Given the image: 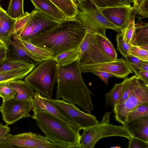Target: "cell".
<instances>
[{"label":"cell","mask_w":148,"mask_h":148,"mask_svg":"<svg viewBox=\"0 0 148 148\" xmlns=\"http://www.w3.org/2000/svg\"><path fill=\"white\" fill-rule=\"evenodd\" d=\"M86 32L78 20L66 19L35 36L29 42L48 51L54 58L62 53L79 48Z\"/></svg>","instance_id":"obj_1"},{"label":"cell","mask_w":148,"mask_h":148,"mask_svg":"<svg viewBox=\"0 0 148 148\" xmlns=\"http://www.w3.org/2000/svg\"><path fill=\"white\" fill-rule=\"evenodd\" d=\"M78 60L58 66L56 99L76 104L90 113L94 109L91 95H94L82 79Z\"/></svg>","instance_id":"obj_2"},{"label":"cell","mask_w":148,"mask_h":148,"mask_svg":"<svg viewBox=\"0 0 148 148\" xmlns=\"http://www.w3.org/2000/svg\"><path fill=\"white\" fill-rule=\"evenodd\" d=\"M32 117L50 141L68 148H81L79 132L55 116L39 110L33 112Z\"/></svg>","instance_id":"obj_3"},{"label":"cell","mask_w":148,"mask_h":148,"mask_svg":"<svg viewBox=\"0 0 148 148\" xmlns=\"http://www.w3.org/2000/svg\"><path fill=\"white\" fill-rule=\"evenodd\" d=\"M58 68L54 59L41 61L25 77V81L36 92L47 99H52L54 86L57 82Z\"/></svg>","instance_id":"obj_4"},{"label":"cell","mask_w":148,"mask_h":148,"mask_svg":"<svg viewBox=\"0 0 148 148\" xmlns=\"http://www.w3.org/2000/svg\"><path fill=\"white\" fill-rule=\"evenodd\" d=\"M112 111L107 112L100 122L83 130L80 137L81 148H92L100 139L107 137L118 136L129 139L132 136L123 125L118 126L110 122Z\"/></svg>","instance_id":"obj_5"},{"label":"cell","mask_w":148,"mask_h":148,"mask_svg":"<svg viewBox=\"0 0 148 148\" xmlns=\"http://www.w3.org/2000/svg\"><path fill=\"white\" fill-rule=\"evenodd\" d=\"M78 10L75 19L79 21L87 32L106 37L107 29L120 33V30L110 22L101 13L91 0H86L77 4Z\"/></svg>","instance_id":"obj_6"},{"label":"cell","mask_w":148,"mask_h":148,"mask_svg":"<svg viewBox=\"0 0 148 148\" xmlns=\"http://www.w3.org/2000/svg\"><path fill=\"white\" fill-rule=\"evenodd\" d=\"M146 103H148V85L138 79L127 98L113 109L115 120L125 124L128 114L134 108L138 105Z\"/></svg>","instance_id":"obj_7"},{"label":"cell","mask_w":148,"mask_h":148,"mask_svg":"<svg viewBox=\"0 0 148 148\" xmlns=\"http://www.w3.org/2000/svg\"><path fill=\"white\" fill-rule=\"evenodd\" d=\"M47 99L67 119L82 130L92 126L99 122L95 116L82 111L74 104L62 99Z\"/></svg>","instance_id":"obj_8"},{"label":"cell","mask_w":148,"mask_h":148,"mask_svg":"<svg viewBox=\"0 0 148 148\" xmlns=\"http://www.w3.org/2000/svg\"><path fill=\"white\" fill-rule=\"evenodd\" d=\"M95 34L86 32L79 48L78 60L80 68L111 61L101 50L95 39Z\"/></svg>","instance_id":"obj_9"},{"label":"cell","mask_w":148,"mask_h":148,"mask_svg":"<svg viewBox=\"0 0 148 148\" xmlns=\"http://www.w3.org/2000/svg\"><path fill=\"white\" fill-rule=\"evenodd\" d=\"M32 99L21 101L12 98L3 101L0 109L3 120L10 125L21 119L32 117L29 112L32 109Z\"/></svg>","instance_id":"obj_10"},{"label":"cell","mask_w":148,"mask_h":148,"mask_svg":"<svg viewBox=\"0 0 148 148\" xmlns=\"http://www.w3.org/2000/svg\"><path fill=\"white\" fill-rule=\"evenodd\" d=\"M60 22L37 10L25 26L14 34L29 41L35 36L55 26Z\"/></svg>","instance_id":"obj_11"},{"label":"cell","mask_w":148,"mask_h":148,"mask_svg":"<svg viewBox=\"0 0 148 148\" xmlns=\"http://www.w3.org/2000/svg\"><path fill=\"white\" fill-rule=\"evenodd\" d=\"M102 14L121 32L127 27L132 17L136 13L130 5L110 7L99 9Z\"/></svg>","instance_id":"obj_12"},{"label":"cell","mask_w":148,"mask_h":148,"mask_svg":"<svg viewBox=\"0 0 148 148\" xmlns=\"http://www.w3.org/2000/svg\"><path fill=\"white\" fill-rule=\"evenodd\" d=\"M10 140L18 147L43 148H68L62 145L53 143L45 136L32 132L12 135Z\"/></svg>","instance_id":"obj_13"},{"label":"cell","mask_w":148,"mask_h":148,"mask_svg":"<svg viewBox=\"0 0 148 148\" xmlns=\"http://www.w3.org/2000/svg\"><path fill=\"white\" fill-rule=\"evenodd\" d=\"M80 69L82 73L102 71L113 74L120 78L125 79L129 74L133 73L132 70L123 58L113 61L85 66Z\"/></svg>","instance_id":"obj_14"},{"label":"cell","mask_w":148,"mask_h":148,"mask_svg":"<svg viewBox=\"0 0 148 148\" xmlns=\"http://www.w3.org/2000/svg\"><path fill=\"white\" fill-rule=\"evenodd\" d=\"M32 109L33 112L42 110L49 113L79 132L82 129L67 119L58 109L46 97L36 92L32 99Z\"/></svg>","instance_id":"obj_15"},{"label":"cell","mask_w":148,"mask_h":148,"mask_svg":"<svg viewBox=\"0 0 148 148\" xmlns=\"http://www.w3.org/2000/svg\"><path fill=\"white\" fill-rule=\"evenodd\" d=\"M132 136L148 143V115L143 116L123 125Z\"/></svg>","instance_id":"obj_16"},{"label":"cell","mask_w":148,"mask_h":148,"mask_svg":"<svg viewBox=\"0 0 148 148\" xmlns=\"http://www.w3.org/2000/svg\"><path fill=\"white\" fill-rule=\"evenodd\" d=\"M16 20L0 7V39L8 47L12 42V31Z\"/></svg>","instance_id":"obj_17"},{"label":"cell","mask_w":148,"mask_h":148,"mask_svg":"<svg viewBox=\"0 0 148 148\" xmlns=\"http://www.w3.org/2000/svg\"><path fill=\"white\" fill-rule=\"evenodd\" d=\"M35 9L50 17L61 21L66 19L60 10L49 0H30Z\"/></svg>","instance_id":"obj_18"},{"label":"cell","mask_w":148,"mask_h":148,"mask_svg":"<svg viewBox=\"0 0 148 148\" xmlns=\"http://www.w3.org/2000/svg\"><path fill=\"white\" fill-rule=\"evenodd\" d=\"M131 44L141 47L148 45V23L143 22L139 16L135 24V30Z\"/></svg>","instance_id":"obj_19"},{"label":"cell","mask_w":148,"mask_h":148,"mask_svg":"<svg viewBox=\"0 0 148 148\" xmlns=\"http://www.w3.org/2000/svg\"><path fill=\"white\" fill-rule=\"evenodd\" d=\"M9 85L15 90L14 99L21 101L32 99L34 95L33 89L25 81L21 79L8 82Z\"/></svg>","instance_id":"obj_20"},{"label":"cell","mask_w":148,"mask_h":148,"mask_svg":"<svg viewBox=\"0 0 148 148\" xmlns=\"http://www.w3.org/2000/svg\"><path fill=\"white\" fill-rule=\"evenodd\" d=\"M12 39L8 47V51L11 55L9 57L25 60L33 64L34 66L39 62L20 42L12 38Z\"/></svg>","instance_id":"obj_21"},{"label":"cell","mask_w":148,"mask_h":148,"mask_svg":"<svg viewBox=\"0 0 148 148\" xmlns=\"http://www.w3.org/2000/svg\"><path fill=\"white\" fill-rule=\"evenodd\" d=\"M12 38L20 42L39 62L49 59H54L48 51L36 46L15 34L13 35Z\"/></svg>","instance_id":"obj_22"},{"label":"cell","mask_w":148,"mask_h":148,"mask_svg":"<svg viewBox=\"0 0 148 148\" xmlns=\"http://www.w3.org/2000/svg\"><path fill=\"white\" fill-rule=\"evenodd\" d=\"M62 12L66 19H75L78 11L77 4L72 0H49Z\"/></svg>","instance_id":"obj_23"},{"label":"cell","mask_w":148,"mask_h":148,"mask_svg":"<svg viewBox=\"0 0 148 148\" xmlns=\"http://www.w3.org/2000/svg\"><path fill=\"white\" fill-rule=\"evenodd\" d=\"M96 41L102 51L112 61L116 60L117 53L112 43L107 37L95 34Z\"/></svg>","instance_id":"obj_24"},{"label":"cell","mask_w":148,"mask_h":148,"mask_svg":"<svg viewBox=\"0 0 148 148\" xmlns=\"http://www.w3.org/2000/svg\"><path fill=\"white\" fill-rule=\"evenodd\" d=\"M34 64L24 68L0 72V83L23 79L33 69Z\"/></svg>","instance_id":"obj_25"},{"label":"cell","mask_w":148,"mask_h":148,"mask_svg":"<svg viewBox=\"0 0 148 148\" xmlns=\"http://www.w3.org/2000/svg\"><path fill=\"white\" fill-rule=\"evenodd\" d=\"M33 64L23 60L7 56L0 64V72L22 68L30 66Z\"/></svg>","instance_id":"obj_26"},{"label":"cell","mask_w":148,"mask_h":148,"mask_svg":"<svg viewBox=\"0 0 148 148\" xmlns=\"http://www.w3.org/2000/svg\"><path fill=\"white\" fill-rule=\"evenodd\" d=\"M79 48L69 50L56 56L54 58L58 66H65L77 60L79 55Z\"/></svg>","instance_id":"obj_27"},{"label":"cell","mask_w":148,"mask_h":148,"mask_svg":"<svg viewBox=\"0 0 148 148\" xmlns=\"http://www.w3.org/2000/svg\"><path fill=\"white\" fill-rule=\"evenodd\" d=\"M138 79L136 75L129 78L125 79L122 82L123 86L121 93L115 106L122 103L127 98L136 84Z\"/></svg>","instance_id":"obj_28"},{"label":"cell","mask_w":148,"mask_h":148,"mask_svg":"<svg viewBox=\"0 0 148 148\" xmlns=\"http://www.w3.org/2000/svg\"><path fill=\"white\" fill-rule=\"evenodd\" d=\"M123 86L122 83L116 84L112 88L106 93V106L113 108L116 105L120 97Z\"/></svg>","instance_id":"obj_29"},{"label":"cell","mask_w":148,"mask_h":148,"mask_svg":"<svg viewBox=\"0 0 148 148\" xmlns=\"http://www.w3.org/2000/svg\"><path fill=\"white\" fill-rule=\"evenodd\" d=\"M24 0H10L7 11L12 18L17 19L25 15L23 10Z\"/></svg>","instance_id":"obj_30"},{"label":"cell","mask_w":148,"mask_h":148,"mask_svg":"<svg viewBox=\"0 0 148 148\" xmlns=\"http://www.w3.org/2000/svg\"><path fill=\"white\" fill-rule=\"evenodd\" d=\"M147 115H148V103L139 104L134 108L128 114L126 122Z\"/></svg>","instance_id":"obj_31"},{"label":"cell","mask_w":148,"mask_h":148,"mask_svg":"<svg viewBox=\"0 0 148 148\" xmlns=\"http://www.w3.org/2000/svg\"><path fill=\"white\" fill-rule=\"evenodd\" d=\"M15 94V90L9 85L8 82L0 83V97L3 101L13 98Z\"/></svg>","instance_id":"obj_32"},{"label":"cell","mask_w":148,"mask_h":148,"mask_svg":"<svg viewBox=\"0 0 148 148\" xmlns=\"http://www.w3.org/2000/svg\"><path fill=\"white\" fill-rule=\"evenodd\" d=\"M135 16H134L132 17L126 28L121 32L123 35L124 40L129 44H131L134 33Z\"/></svg>","instance_id":"obj_33"},{"label":"cell","mask_w":148,"mask_h":148,"mask_svg":"<svg viewBox=\"0 0 148 148\" xmlns=\"http://www.w3.org/2000/svg\"><path fill=\"white\" fill-rule=\"evenodd\" d=\"M98 8L126 5L123 0H91Z\"/></svg>","instance_id":"obj_34"},{"label":"cell","mask_w":148,"mask_h":148,"mask_svg":"<svg viewBox=\"0 0 148 148\" xmlns=\"http://www.w3.org/2000/svg\"><path fill=\"white\" fill-rule=\"evenodd\" d=\"M117 49L125 58L128 54V53L131 45L127 43L124 40L123 35L121 33H118L116 37Z\"/></svg>","instance_id":"obj_35"},{"label":"cell","mask_w":148,"mask_h":148,"mask_svg":"<svg viewBox=\"0 0 148 148\" xmlns=\"http://www.w3.org/2000/svg\"><path fill=\"white\" fill-rule=\"evenodd\" d=\"M37 11L35 9L30 13L25 12V15L23 17L18 18L14 25L13 31L12 35L21 29L26 25L30 17Z\"/></svg>","instance_id":"obj_36"},{"label":"cell","mask_w":148,"mask_h":148,"mask_svg":"<svg viewBox=\"0 0 148 148\" xmlns=\"http://www.w3.org/2000/svg\"><path fill=\"white\" fill-rule=\"evenodd\" d=\"M128 54L136 57L142 60L148 62V51L138 47L131 45Z\"/></svg>","instance_id":"obj_37"},{"label":"cell","mask_w":148,"mask_h":148,"mask_svg":"<svg viewBox=\"0 0 148 148\" xmlns=\"http://www.w3.org/2000/svg\"><path fill=\"white\" fill-rule=\"evenodd\" d=\"M128 140V148H148V143L139 138L132 136Z\"/></svg>","instance_id":"obj_38"},{"label":"cell","mask_w":148,"mask_h":148,"mask_svg":"<svg viewBox=\"0 0 148 148\" xmlns=\"http://www.w3.org/2000/svg\"><path fill=\"white\" fill-rule=\"evenodd\" d=\"M125 61L131 69L140 66L141 64L144 61L129 54L125 57Z\"/></svg>","instance_id":"obj_39"},{"label":"cell","mask_w":148,"mask_h":148,"mask_svg":"<svg viewBox=\"0 0 148 148\" xmlns=\"http://www.w3.org/2000/svg\"><path fill=\"white\" fill-rule=\"evenodd\" d=\"M9 133L4 136L0 138V148H12L15 147L10 140L12 135Z\"/></svg>","instance_id":"obj_40"},{"label":"cell","mask_w":148,"mask_h":148,"mask_svg":"<svg viewBox=\"0 0 148 148\" xmlns=\"http://www.w3.org/2000/svg\"><path fill=\"white\" fill-rule=\"evenodd\" d=\"M91 73L98 76L101 78L107 86L108 85V82L109 78L111 77H116L114 75L106 72L95 71H92Z\"/></svg>","instance_id":"obj_41"},{"label":"cell","mask_w":148,"mask_h":148,"mask_svg":"<svg viewBox=\"0 0 148 148\" xmlns=\"http://www.w3.org/2000/svg\"><path fill=\"white\" fill-rule=\"evenodd\" d=\"M133 7L136 11L141 6L148 4V0H133Z\"/></svg>","instance_id":"obj_42"},{"label":"cell","mask_w":148,"mask_h":148,"mask_svg":"<svg viewBox=\"0 0 148 148\" xmlns=\"http://www.w3.org/2000/svg\"><path fill=\"white\" fill-rule=\"evenodd\" d=\"M137 77L138 79L148 85V71L141 70Z\"/></svg>","instance_id":"obj_43"},{"label":"cell","mask_w":148,"mask_h":148,"mask_svg":"<svg viewBox=\"0 0 148 148\" xmlns=\"http://www.w3.org/2000/svg\"><path fill=\"white\" fill-rule=\"evenodd\" d=\"M10 132V129L7 125L0 123V138L3 137Z\"/></svg>","instance_id":"obj_44"},{"label":"cell","mask_w":148,"mask_h":148,"mask_svg":"<svg viewBox=\"0 0 148 148\" xmlns=\"http://www.w3.org/2000/svg\"><path fill=\"white\" fill-rule=\"evenodd\" d=\"M8 51L6 49H0V64L7 57Z\"/></svg>","instance_id":"obj_45"},{"label":"cell","mask_w":148,"mask_h":148,"mask_svg":"<svg viewBox=\"0 0 148 148\" xmlns=\"http://www.w3.org/2000/svg\"><path fill=\"white\" fill-rule=\"evenodd\" d=\"M140 69L141 70L148 71V62H143L141 64Z\"/></svg>","instance_id":"obj_46"},{"label":"cell","mask_w":148,"mask_h":148,"mask_svg":"<svg viewBox=\"0 0 148 148\" xmlns=\"http://www.w3.org/2000/svg\"><path fill=\"white\" fill-rule=\"evenodd\" d=\"M8 49V47L0 39V49Z\"/></svg>","instance_id":"obj_47"},{"label":"cell","mask_w":148,"mask_h":148,"mask_svg":"<svg viewBox=\"0 0 148 148\" xmlns=\"http://www.w3.org/2000/svg\"><path fill=\"white\" fill-rule=\"evenodd\" d=\"M125 4L127 5H131L132 3L133 2V0H123Z\"/></svg>","instance_id":"obj_48"},{"label":"cell","mask_w":148,"mask_h":148,"mask_svg":"<svg viewBox=\"0 0 148 148\" xmlns=\"http://www.w3.org/2000/svg\"><path fill=\"white\" fill-rule=\"evenodd\" d=\"M74 2L77 1L78 3H81L86 0H72Z\"/></svg>","instance_id":"obj_49"},{"label":"cell","mask_w":148,"mask_h":148,"mask_svg":"<svg viewBox=\"0 0 148 148\" xmlns=\"http://www.w3.org/2000/svg\"></svg>","instance_id":"obj_50"},{"label":"cell","mask_w":148,"mask_h":148,"mask_svg":"<svg viewBox=\"0 0 148 148\" xmlns=\"http://www.w3.org/2000/svg\"><path fill=\"white\" fill-rule=\"evenodd\" d=\"M0 7H1V6H0Z\"/></svg>","instance_id":"obj_51"}]
</instances>
